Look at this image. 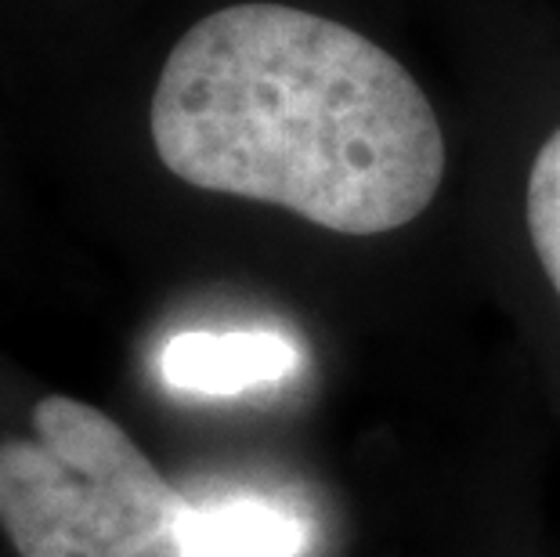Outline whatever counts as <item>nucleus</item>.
Instances as JSON below:
<instances>
[{"label":"nucleus","mask_w":560,"mask_h":557,"mask_svg":"<svg viewBox=\"0 0 560 557\" xmlns=\"http://www.w3.org/2000/svg\"><path fill=\"white\" fill-rule=\"evenodd\" d=\"M528 232L546 276L560 293V127L546 138L528 174Z\"/></svg>","instance_id":"obj_5"},{"label":"nucleus","mask_w":560,"mask_h":557,"mask_svg":"<svg viewBox=\"0 0 560 557\" xmlns=\"http://www.w3.org/2000/svg\"><path fill=\"white\" fill-rule=\"evenodd\" d=\"M192 557H296L307 547V525L265 500H221L188 514Z\"/></svg>","instance_id":"obj_4"},{"label":"nucleus","mask_w":560,"mask_h":557,"mask_svg":"<svg viewBox=\"0 0 560 557\" xmlns=\"http://www.w3.org/2000/svg\"><path fill=\"white\" fill-rule=\"evenodd\" d=\"M149 127L185 185L343 235L416 221L445 177V135L409 69L359 30L271 0L185 30Z\"/></svg>","instance_id":"obj_1"},{"label":"nucleus","mask_w":560,"mask_h":557,"mask_svg":"<svg viewBox=\"0 0 560 557\" xmlns=\"http://www.w3.org/2000/svg\"><path fill=\"white\" fill-rule=\"evenodd\" d=\"M296 344L271 329H235V334H177L160 355V373L171 387L196 395H243V391L282 384L296 373Z\"/></svg>","instance_id":"obj_3"},{"label":"nucleus","mask_w":560,"mask_h":557,"mask_svg":"<svg viewBox=\"0 0 560 557\" xmlns=\"http://www.w3.org/2000/svg\"><path fill=\"white\" fill-rule=\"evenodd\" d=\"M192 503L120 423L69 395L0 442V525L22 557H192Z\"/></svg>","instance_id":"obj_2"}]
</instances>
